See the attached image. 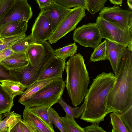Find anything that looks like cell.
I'll list each match as a JSON object with an SVG mask.
<instances>
[{"label":"cell","instance_id":"cell-1","mask_svg":"<svg viewBox=\"0 0 132 132\" xmlns=\"http://www.w3.org/2000/svg\"><path fill=\"white\" fill-rule=\"evenodd\" d=\"M111 72H103L94 79L84 99V109L80 119L99 125L108 114L106 105L107 97L115 83Z\"/></svg>","mask_w":132,"mask_h":132},{"label":"cell","instance_id":"cell-2","mask_svg":"<svg viewBox=\"0 0 132 132\" xmlns=\"http://www.w3.org/2000/svg\"><path fill=\"white\" fill-rule=\"evenodd\" d=\"M115 76V84L106 101L108 114H121L132 106V53L127 47Z\"/></svg>","mask_w":132,"mask_h":132},{"label":"cell","instance_id":"cell-3","mask_svg":"<svg viewBox=\"0 0 132 132\" xmlns=\"http://www.w3.org/2000/svg\"><path fill=\"white\" fill-rule=\"evenodd\" d=\"M65 87L73 106L80 105L87 93L89 77L83 57L75 54L65 63Z\"/></svg>","mask_w":132,"mask_h":132},{"label":"cell","instance_id":"cell-4","mask_svg":"<svg viewBox=\"0 0 132 132\" xmlns=\"http://www.w3.org/2000/svg\"><path fill=\"white\" fill-rule=\"evenodd\" d=\"M46 50L43 56L31 64L19 69L9 70L11 75L26 88L36 82L43 74L47 65L55 56L53 48L47 41L44 42Z\"/></svg>","mask_w":132,"mask_h":132},{"label":"cell","instance_id":"cell-5","mask_svg":"<svg viewBox=\"0 0 132 132\" xmlns=\"http://www.w3.org/2000/svg\"><path fill=\"white\" fill-rule=\"evenodd\" d=\"M65 87V81L63 79H54L51 83L30 98L20 103L30 108L41 106L52 107L58 103Z\"/></svg>","mask_w":132,"mask_h":132},{"label":"cell","instance_id":"cell-6","mask_svg":"<svg viewBox=\"0 0 132 132\" xmlns=\"http://www.w3.org/2000/svg\"><path fill=\"white\" fill-rule=\"evenodd\" d=\"M102 38L116 43L132 52V33L98 16L96 20Z\"/></svg>","mask_w":132,"mask_h":132},{"label":"cell","instance_id":"cell-7","mask_svg":"<svg viewBox=\"0 0 132 132\" xmlns=\"http://www.w3.org/2000/svg\"><path fill=\"white\" fill-rule=\"evenodd\" d=\"M86 9L77 7L71 9L48 39L52 44L58 40L75 28L78 24L86 16Z\"/></svg>","mask_w":132,"mask_h":132},{"label":"cell","instance_id":"cell-8","mask_svg":"<svg viewBox=\"0 0 132 132\" xmlns=\"http://www.w3.org/2000/svg\"><path fill=\"white\" fill-rule=\"evenodd\" d=\"M99 16L132 33V10L122 9L117 5L105 6L100 11Z\"/></svg>","mask_w":132,"mask_h":132},{"label":"cell","instance_id":"cell-9","mask_svg":"<svg viewBox=\"0 0 132 132\" xmlns=\"http://www.w3.org/2000/svg\"><path fill=\"white\" fill-rule=\"evenodd\" d=\"M102 38L96 22L89 23L76 28L73 33L74 41L85 47L95 48Z\"/></svg>","mask_w":132,"mask_h":132},{"label":"cell","instance_id":"cell-10","mask_svg":"<svg viewBox=\"0 0 132 132\" xmlns=\"http://www.w3.org/2000/svg\"><path fill=\"white\" fill-rule=\"evenodd\" d=\"M32 16L30 5L27 0H15L4 17L0 26L7 22L24 21L28 22Z\"/></svg>","mask_w":132,"mask_h":132},{"label":"cell","instance_id":"cell-11","mask_svg":"<svg viewBox=\"0 0 132 132\" xmlns=\"http://www.w3.org/2000/svg\"><path fill=\"white\" fill-rule=\"evenodd\" d=\"M71 9L54 1L49 6L40 9V12L49 21L53 33Z\"/></svg>","mask_w":132,"mask_h":132},{"label":"cell","instance_id":"cell-12","mask_svg":"<svg viewBox=\"0 0 132 132\" xmlns=\"http://www.w3.org/2000/svg\"><path fill=\"white\" fill-rule=\"evenodd\" d=\"M53 33L50 22L40 12L32 28L31 34L32 38L36 42H42L48 40Z\"/></svg>","mask_w":132,"mask_h":132},{"label":"cell","instance_id":"cell-13","mask_svg":"<svg viewBox=\"0 0 132 132\" xmlns=\"http://www.w3.org/2000/svg\"><path fill=\"white\" fill-rule=\"evenodd\" d=\"M65 60L55 56L49 62L38 81L54 78L63 79V73L65 69Z\"/></svg>","mask_w":132,"mask_h":132},{"label":"cell","instance_id":"cell-14","mask_svg":"<svg viewBox=\"0 0 132 132\" xmlns=\"http://www.w3.org/2000/svg\"><path fill=\"white\" fill-rule=\"evenodd\" d=\"M108 60L115 76L117 74L126 47L106 39Z\"/></svg>","mask_w":132,"mask_h":132},{"label":"cell","instance_id":"cell-15","mask_svg":"<svg viewBox=\"0 0 132 132\" xmlns=\"http://www.w3.org/2000/svg\"><path fill=\"white\" fill-rule=\"evenodd\" d=\"M28 22L20 21L7 22L0 26V38L25 33Z\"/></svg>","mask_w":132,"mask_h":132},{"label":"cell","instance_id":"cell-16","mask_svg":"<svg viewBox=\"0 0 132 132\" xmlns=\"http://www.w3.org/2000/svg\"><path fill=\"white\" fill-rule=\"evenodd\" d=\"M23 116V119L30 126L34 132H52L29 108L25 106Z\"/></svg>","mask_w":132,"mask_h":132},{"label":"cell","instance_id":"cell-17","mask_svg":"<svg viewBox=\"0 0 132 132\" xmlns=\"http://www.w3.org/2000/svg\"><path fill=\"white\" fill-rule=\"evenodd\" d=\"M29 62L25 52L16 53L0 62V63L9 70L22 68L27 66Z\"/></svg>","mask_w":132,"mask_h":132},{"label":"cell","instance_id":"cell-18","mask_svg":"<svg viewBox=\"0 0 132 132\" xmlns=\"http://www.w3.org/2000/svg\"><path fill=\"white\" fill-rule=\"evenodd\" d=\"M45 50L43 42L31 43L25 52L29 63L32 64L37 61L44 54Z\"/></svg>","mask_w":132,"mask_h":132},{"label":"cell","instance_id":"cell-19","mask_svg":"<svg viewBox=\"0 0 132 132\" xmlns=\"http://www.w3.org/2000/svg\"><path fill=\"white\" fill-rule=\"evenodd\" d=\"M55 79V78H54ZM54 79L38 81L27 87L25 90L20 95L19 103L27 100L35 94L53 81Z\"/></svg>","mask_w":132,"mask_h":132},{"label":"cell","instance_id":"cell-20","mask_svg":"<svg viewBox=\"0 0 132 132\" xmlns=\"http://www.w3.org/2000/svg\"><path fill=\"white\" fill-rule=\"evenodd\" d=\"M3 89L12 97L20 95L26 88L20 82L10 80L0 82Z\"/></svg>","mask_w":132,"mask_h":132},{"label":"cell","instance_id":"cell-21","mask_svg":"<svg viewBox=\"0 0 132 132\" xmlns=\"http://www.w3.org/2000/svg\"><path fill=\"white\" fill-rule=\"evenodd\" d=\"M51 107L49 106H38L29 108L30 109L40 118L42 121L50 129L52 132H54L53 124L50 119L48 110Z\"/></svg>","mask_w":132,"mask_h":132},{"label":"cell","instance_id":"cell-22","mask_svg":"<svg viewBox=\"0 0 132 132\" xmlns=\"http://www.w3.org/2000/svg\"><path fill=\"white\" fill-rule=\"evenodd\" d=\"M13 98L4 90L0 84V114L11 111L14 105Z\"/></svg>","mask_w":132,"mask_h":132},{"label":"cell","instance_id":"cell-23","mask_svg":"<svg viewBox=\"0 0 132 132\" xmlns=\"http://www.w3.org/2000/svg\"><path fill=\"white\" fill-rule=\"evenodd\" d=\"M78 46L75 43L68 44L64 47L53 50L54 56L63 60L73 56L77 52Z\"/></svg>","mask_w":132,"mask_h":132},{"label":"cell","instance_id":"cell-24","mask_svg":"<svg viewBox=\"0 0 132 132\" xmlns=\"http://www.w3.org/2000/svg\"><path fill=\"white\" fill-rule=\"evenodd\" d=\"M108 60L106 39L94 48L90 57L92 62Z\"/></svg>","mask_w":132,"mask_h":132},{"label":"cell","instance_id":"cell-25","mask_svg":"<svg viewBox=\"0 0 132 132\" xmlns=\"http://www.w3.org/2000/svg\"><path fill=\"white\" fill-rule=\"evenodd\" d=\"M58 103L62 107L65 112L66 116L74 119L78 118L81 116L84 109L83 104L80 106L72 107L66 103L62 97Z\"/></svg>","mask_w":132,"mask_h":132},{"label":"cell","instance_id":"cell-26","mask_svg":"<svg viewBox=\"0 0 132 132\" xmlns=\"http://www.w3.org/2000/svg\"><path fill=\"white\" fill-rule=\"evenodd\" d=\"M62 126L65 132H85L83 128L79 126L74 119L65 116L61 117Z\"/></svg>","mask_w":132,"mask_h":132},{"label":"cell","instance_id":"cell-27","mask_svg":"<svg viewBox=\"0 0 132 132\" xmlns=\"http://www.w3.org/2000/svg\"><path fill=\"white\" fill-rule=\"evenodd\" d=\"M26 36V34L23 33L0 38V51L10 48L12 46L23 40Z\"/></svg>","mask_w":132,"mask_h":132},{"label":"cell","instance_id":"cell-28","mask_svg":"<svg viewBox=\"0 0 132 132\" xmlns=\"http://www.w3.org/2000/svg\"><path fill=\"white\" fill-rule=\"evenodd\" d=\"M5 119L0 121V132H8V127L16 120L21 119V116L14 112L4 113Z\"/></svg>","mask_w":132,"mask_h":132},{"label":"cell","instance_id":"cell-29","mask_svg":"<svg viewBox=\"0 0 132 132\" xmlns=\"http://www.w3.org/2000/svg\"><path fill=\"white\" fill-rule=\"evenodd\" d=\"M110 114V123L112 126V132H129L121 119L119 114L112 112Z\"/></svg>","mask_w":132,"mask_h":132},{"label":"cell","instance_id":"cell-30","mask_svg":"<svg viewBox=\"0 0 132 132\" xmlns=\"http://www.w3.org/2000/svg\"><path fill=\"white\" fill-rule=\"evenodd\" d=\"M108 0H84L86 10L92 15L100 11L104 7Z\"/></svg>","mask_w":132,"mask_h":132},{"label":"cell","instance_id":"cell-31","mask_svg":"<svg viewBox=\"0 0 132 132\" xmlns=\"http://www.w3.org/2000/svg\"><path fill=\"white\" fill-rule=\"evenodd\" d=\"M35 41L30 34L22 41L12 46L10 48L15 52H25L30 44Z\"/></svg>","mask_w":132,"mask_h":132},{"label":"cell","instance_id":"cell-32","mask_svg":"<svg viewBox=\"0 0 132 132\" xmlns=\"http://www.w3.org/2000/svg\"><path fill=\"white\" fill-rule=\"evenodd\" d=\"M50 120L53 124L62 132H65L62 125L61 117L59 113L52 107L48 110Z\"/></svg>","mask_w":132,"mask_h":132},{"label":"cell","instance_id":"cell-33","mask_svg":"<svg viewBox=\"0 0 132 132\" xmlns=\"http://www.w3.org/2000/svg\"><path fill=\"white\" fill-rule=\"evenodd\" d=\"M60 5L70 8L77 7H82L86 9V6L84 0H53Z\"/></svg>","mask_w":132,"mask_h":132},{"label":"cell","instance_id":"cell-34","mask_svg":"<svg viewBox=\"0 0 132 132\" xmlns=\"http://www.w3.org/2000/svg\"><path fill=\"white\" fill-rule=\"evenodd\" d=\"M119 116L129 132H132V106Z\"/></svg>","mask_w":132,"mask_h":132},{"label":"cell","instance_id":"cell-35","mask_svg":"<svg viewBox=\"0 0 132 132\" xmlns=\"http://www.w3.org/2000/svg\"><path fill=\"white\" fill-rule=\"evenodd\" d=\"M5 80L17 81L11 75L9 70L0 63V82Z\"/></svg>","mask_w":132,"mask_h":132},{"label":"cell","instance_id":"cell-36","mask_svg":"<svg viewBox=\"0 0 132 132\" xmlns=\"http://www.w3.org/2000/svg\"><path fill=\"white\" fill-rule=\"evenodd\" d=\"M15 0H5L0 4V20L9 10Z\"/></svg>","mask_w":132,"mask_h":132},{"label":"cell","instance_id":"cell-37","mask_svg":"<svg viewBox=\"0 0 132 132\" xmlns=\"http://www.w3.org/2000/svg\"><path fill=\"white\" fill-rule=\"evenodd\" d=\"M83 128L85 132H106L99 125L96 124H92L90 125L86 126Z\"/></svg>","mask_w":132,"mask_h":132},{"label":"cell","instance_id":"cell-38","mask_svg":"<svg viewBox=\"0 0 132 132\" xmlns=\"http://www.w3.org/2000/svg\"><path fill=\"white\" fill-rule=\"evenodd\" d=\"M18 119L15 121L8 127V132H22L20 120Z\"/></svg>","mask_w":132,"mask_h":132},{"label":"cell","instance_id":"cell-39","mask_svg":"<svg viewBox=\"0 0 132 132\" xmlns=\"http://www.w3.org/2000/svg\"><path fill=\"white\" fill-rule=\"evenodd\" d=\"M20 122L22 132H34L30 126L23 119H21Z\"/></svg>","mask_w":132,"mask_h":132},{"label":"cell","instance_id":"cell-40","mask_svg":"<svg viewBox=\"0 0 132 132\" xmlns=\"http://www.w3.org/2000/svg\"><path fill=\"white\" fill-rule=\"evenodd\" d=\"M14 52L10 48L0 51V62L9 56Z\"/></svg>","mask_w":132,"mask_h":132},{"label":"cell","instance_id":"cell-41","mask_svg":"<svg viewBox=\"0 0 132 132\" xmlns=\"http://www.w3.org/2000/svg\"><path fill=\"white\" fill-rule=\"evenodd\" d=\"M35 0L40 9L49 6L54 2L53 0Z\"/></svg>","mask_w":132,"mask_h":132},{"label":"cell","instance_id":"cell-42","mask_svg":"<svg viewBox=\"0 0 132 132\" xmlns=\"http://www.w3.org/2000/svg\"><path fill=\"white\" fill-rule=\"evenodd\" d=\"M111 3L114 5H121L122 4L123 0H109Z\"/></svg>","mask_w":132,"mask_h":132},{"label":"cell","instance_id":"cell-43","mask_svg":"<svg viewBox=\"0 0 132 132\" xmlns=\"http://www.w3.org/2000/svg\"><path fill=\"white\" fill-rule=\"evenodd\" d=\"M128 6L130 9L132 10V0H127Z\"/></svg>","mask_w":132,"mask_h":132},{"label":"cell","instance_id":"cell-44","mask_svg":"<svg viewBox=\"0 0 132 132\" xmlns=\"http://www.w3.org/2000/svg\"><path fill=\"white\" fill-rule=\"evenodd\" d=\"M3 114H0V121L3 118L2 117L3 116Z\"/></svg>","mask_w":132,"mask_h":132},{"label":"cell","instance_id":"cell-45","mask_svg":"<svg viewBox=\"0 0 132 132\" xmlns=\"http://www.w3.org/2000/svg\"><path fill=\"white\" fill-rule=\"evenodd\" d=\"M5 0H0V4Z\"/></svg>","mask_w":132,"mask_h":132}]
</instances>
